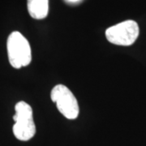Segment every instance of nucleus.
I'll return each instance as SVG.
<instances>
[{"instance_id":"obj_1","label":"nucleus","mask_w":146,"mask_h":146,"mask_svg":"<svg viewBox=\"0 0 146 146\" xmlns=\"http://www.w3.org/2000/svg\"><path fill=\"white\" fill-rule=\"evenodd\" d=\"M9 63L14 68L26 67L32 61L30 45L20 32L11 33L7 42Z\"/></svg>"},{"instance_id":"obj_2","label":"nucleus","mask_w":146,"mask_h":146,"mask_svg":"<svg viewBox=\"0 0 146 146\" xmlns=\"http://www.w3.org/2000/svg\"><path fill=\"white\" fill-rule=\"evenodd\" d=\"M15 110L16 114L13 116V119L15 121L13 133L19 141H29L36 133L33 109L25 102L21 101L16 103Z\"/></svg>"},{"instance_id":"obj_3","label":"nucleus","mask_w":146,"mask_h":146,"mask_svg":"<svg viewBox=\"0 0 146 146\" xmlns=\"http://www.w3.org/2000/svg\"><path fill=\"white\" fill-rule=\"evenodd\" d=\"M50 98L58 110L68 119H76L80 113L78 102L72 92L63 84L55 85L50 93Z\"/></svg>"},{"instance_id":"obj_4","label":"nucleus","mask_w":146,"mask_h":146,"mask_svg":"<svg viewBox=\"0 0 146 146\" xmlns=\"http://www.w3.org/2000/svg\"><path fill=\"white\" fill-rule=\"evenodd\" d=\"M139 32L138 24L129 20L110 27L106 31V36L108 42L112 44L128 46L136 42Z\"/></svg>"},{"instance_id":"obj_5","label":"nucleus","mask_w":146,"mask_h":146,"mask_svg":"<svg viewBox=\"0 0 146 146\" xmlns=\"http://www.w3.org/2000/svg\"><path fill=\"white\" fill-rule=\"evenodd\" d=\"M28 11L32 18L42 20L49 12V0H27Z\"/></svg>"},{"instance_id":"obj_6","label":"nucleus","mask_w":146,"mask_h":146,"mask_svg":"<svg viewBox=\"0 0 146 146\" xmlns=\"http://www.w3.org/2000/svg\"><path fill=\"white\" fill-rule=\"evenodd\" d=\"M67 2L68 3H78L80 1H81V0H66Z\"/></svg>"}]
</instances>
